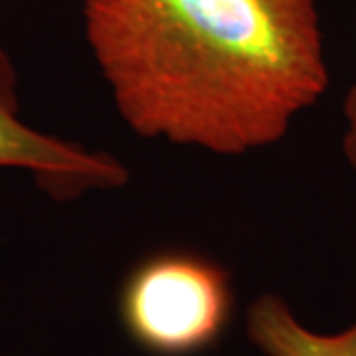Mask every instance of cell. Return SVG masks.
Listing matches in <instances>:
<instances>
[{
    "label": "cell",
    "instance_id": "obj_4",
    "mask_svg": "<svg viewBox=\"0 0 356 356\" xmlns=\"http://www.w3.org/2000/svg\"><path fill=\"white\" fill-rule=\"evenodd\" d=\"M245 332L266 356H356V323L334 334L311 331L275 293H264L248 307Z\"/></svg>",
    "mask_w": 356,
    "mask_h": 356
},
{
    "label": "cell",
    "instance_id": "obj_2",
    "mask_svg": "<svg viewBox=\"0 0 356 356\" xmlns=\"http://www.w3.org/2000/svg\"><path fill=\"white\" fill-rule=\"evenodd\" d=\"M234 305L228 271L188 252H165L133 267L119 295L129 339L154 356H192L224 334Z\"/></svg>",
    "mask_w": 356,
    "mask_h": 356
},
{
    "label": "cell",
    "instance_id": "obj_1",
    "mask_svg": "<svg viewBox=\"0 0 356 356\" xmlns=\"http://www.w3.org/2000/svg\"><path fill=\"white\" fill-rule=\"evenodd\" d=\"M86 40L133 133L238 156L329 86L317 0H86Z\"/></svg>",
    "mask_w": 356,
    "mask_h": 356
},
{
    "label": "cell",
    "instance_id": "obj_3",
    "mask_svg": "<svg viewBox=\"0 0 356 356\" xmlns=\"http://www.w3.org/2000/svg\"><path fill=\"white\" fill-rule=\"evenodd\" d=\"M0 168L28 170L56 200H74L91 191H113L129 180L127 166L113 154L40 133L20 117L18 77L0 48Z\"/></svg>",
    "mask_w": 356,
    "mask_h": 356
},
{
    "label": "cell",
    "instance_id": "obj_5",
    "mask_svg": "<svg viewBox=\"0 0 356 356\" xmlns=\"http://www.w3.org/2000/svg\"><path fill=\"white\" fill-rule=\"evenodd\" d=\"M344 119H346V133H344L343 151L350 166L356 170V79L344 99Z\"/></svg>",
    "mask_w": 356,
    "mask_h": 356
}]
</instances>
